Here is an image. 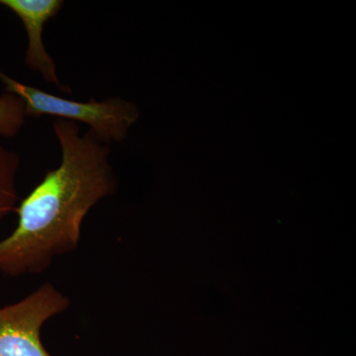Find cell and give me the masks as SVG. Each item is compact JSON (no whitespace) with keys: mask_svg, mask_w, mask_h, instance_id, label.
Instances as JSON below:
<instances>
[{"mask_svg":"<svg viewBox=\"0 0 356 356\" xmlns=\"http://www.w3.org/2000/svg\"><path fill=\"white\" fill-rule=\"evenodd\" d=\"M70 299L50 282L0 308V356H51L41 339L43 325L69 309Z\"/></svg>","mask_w":356,"mask_h":356,"instance_id":"obj_3","label":"cell"},{"mask_svg":"<svg viewBox=\"0 0 356 356\" xmlns=\"http://www.w3.org/2000/svg\"><path fill=\"white\" fill-rule=\"evenodd\" d=\"M0 6L13 11L24 26L28 36L25 65L32 72H37L48 83L72 95L67 86L60 83L57 65L49 55L43 42L44 24L60 13L64 6L63 0H0Z\"/></svg>","mask_w":356,"mask_h":356,"instance_id":"obj_4","label":"cell"},{"mask_svg":"<svg viewBox=\"0 0 356 356\" xmlns=\"http://www.w3.org/2000/svg\"><path fill=\"white\" fill-rule=\"evenodd\" d=\"M25 104L19 96L4 92L0 95V136L15 138L25 125Z\"/></svg>","mask_w":356,"mask_h":356,"instance_id":"obj_6","label":"cell"},{"mask_svg":"<svg viewBox=\"0 0 356 356\" xmlns=\"http://www.w3.org/2000/svg\"><path fill=\"white\" fill-rule=\"evenodd\" d=\"M54 133L62 161L18 203L17 226L0 241V273L10 277L44 273L60 255L74 252L91 208L114 195L118 179L110 145L76 122L57 119Z\"/></svg>","mask_w":356,"mask_h":356,"instance_id":"obj_1","label":"cell"},{"mask_svg":"<svg viewBox=\"0 0 356 356\" xmlns=\"http://www.w3.org/2000/svg\"><path fill=\"white\" fill-rule=\"evenodd\" d=\"M19 166V154L0 144V220L14 212L19 203L16 188Z\"/></svg>","mask_w":356,"mask_h":356,"instance_id":"obj_5","label":"cell"},{"mask_svg":"<svg viewBox=\"0 0 356 356\" xmlns=\"http://www.w3.org/2000/svg\"><path fill=\"white\" fill-rule=\"evenodd\" d=\"M0 83L6 92L19 96L25 104L26 116L40 118L55 116L89 126V130L106 144L123 142L129 130L139 118V109L121 97H107L97 102H76L51 95L41 89L16 81L0 70Z\"/></svg>","mask_w":356,"mask_h":356,"instance_id":"obj_2","label":"cell"}]
</instances>
